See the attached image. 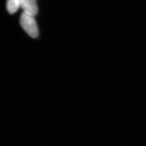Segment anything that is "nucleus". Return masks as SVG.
Segmentation results:
<instances>
[{
  "mask_svg": "<svg viewBox=\"0 0 146 146\" xmlns=\"http://www.w3.org/2000/svg\"><path fill=\"white\" fill-rule=\"evenodd\" d=\"M20 25L29 36L36 38L38 36V29L34 16L23 12L20 17Z\"/></svg>",
  "mask_w": 146,
  "mask_h": 146,
  "instance_id": "nucleus-1",
  "label": "nucleus"
},
{
  "mask_svg": "<svg viewBox=\"0 0 146 146\" xmlns=\"http://www.w3.org/2000/svg\"><path fill=\"white\" fill-rule=\"evenodd\" d=\"M20 7V0H7V9L11 14L16 12Z\"/></svg>",
  "mask_w": 146,
  "mask_h": 146,
  "instance_id": "nucleus-3",
  "label": "nucleus"
},
{
  "mask_svg": "<svg viewBox=\"0 0 146 146\" xmlns=\"http://www.w3.org/2000/svg\"><path fill=\"white\" fill-rule=\"evenodd\" d=\"M20 6L23 12L35 16L38 13L36 0H20Z\"/></svg>",
  "mask_w": 146,
  "mask_h": 146,
  "instance_id": "nucleus-2",
  "label": "nucleus"
}]
</instances>
